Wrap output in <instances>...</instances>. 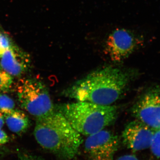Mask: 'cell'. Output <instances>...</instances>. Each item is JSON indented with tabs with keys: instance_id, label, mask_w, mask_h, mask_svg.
<instances>
[{
	"instance_id": "ba28073f",
	"label": "cell",
	"mask_w": 160,
	"mask_h": 160,
	"mask_svg": "<svg viewBox=\"0 0 160 160\" xmlns=\"http://www.w3.org/2000/svg\"><path fill=\"white\" fill-rule=\"evenodd\" d=\"M154 130L139 120L126 125L122 134L123 142L132 151L137 152L150 148Z\"/></svg>"
},
{
	"instance_id": "7a4b0ae2",
	"label": "cell",
	"mask_w": 160,
	"mask_h": 160,
	"mask_svg": "<svg viewBox=\"0 0 160 160\" xmlns=\"http://www.w3.org/2000/svg\"><path fill=\"white\" fill-rule=\"evenodd\" d=\"M34 135L38 144L64 160H71L78 153L82 137L58 111L37 119Z\"/></svg>"
},
{
	"instance_id": "3957f363",
	"label": "cell",
	"mask_w": 160,
	"mask_h": 160,
	"mask_svg": "<svg viewBox=\"0 0 160 160\" xmlns=\"http://www.w3.org/2000/svg\"><path fill=\"white\" fill-rule=\"evenodd\" d=\"M58 111L76 131L88 136L113 124L118 117L116 106L81 101L61 105Z\"/></svg>"
},
{
	"instance_id": "9a60e30c",
	"label": "cell",
	"mask_w": 160,
	"mask_h": 160,
	"mask_svg": "<svg viewBox=\"0 0 160 160\" xmlns=\"http://www.w3.org/2000/svg\"><path fill=\"white\" fill-rule=\"evenodd\" d=\"M9 141V138L6 132L0 129V145L5 144Z\"/></svg>"
},
{
	"instance_id": "9c48e42d",
	"label": "cell",
	"mask_w": 160,
	"mask_h": 160,
	"mask_svg": "<svg viewBox=\"0 0 160 160\" xmlns=\"http://www.w3.org/2000/svg\"><path fill=\"white\" fill-rule=\"evenodd\" d=\"M1 58V67L10 75L20 76L28 68L29 59L15 46L5 51Z\"/></svg>"
},
{
	"instance_id": "d6986e66",
	"label": "cell",
	"mask_w": 160,
	"mask_h": 160,
	"mask_svg": "<svg viewBox=\"0 0 160 160\" xmlns=\"http://www.w3.org/2000/svg\"><path fill=\"white\" fill-rule=\"evenodd\" d=\"M3 53H4V52H3L1 48H0V58L2 57V55Z\"/></svg>"
},
{
	"instance_id": "277c9868",
	"label": "cell",
	"mask_w": 160,
	"mask_h": 160,
	"mask_svg": "<svg viewBox=\"0 0 160 160\" xmlns=\"http://www.w3.org/2000/svg\"><path fill=\"white\" fill-rule=\"evenodd\" d=\"M21 106L36 119L44 117L54 111L48 89L36 80L27 79L18 88Z\"/></svg>"
},
{
	"instance_id": "4fadbf2b",
	"label": "cell",
	"mask_w": 160,
	"mask_h": 160,
	"mask_svg": "<svg viewBox=\"0 0 160 160\" xmlns=\"http://www.w3.org/2000/svg\"><path fill=\"white\" fill-rule=\"evenodd\" d=\"M12 83L11 76L0 66V92L9 90Z\"/></svg>"
},
{
	"instance_id": "7c38bea8",
	"label": "cell",
	"mask_w": 160,
	"mask_h": 160,
	"mask_svg": "<svg viewBox=\"0 0 160 160\" xmlns=\"http://www.w3.org/2000/svg\"><path fill=\"white\" fill-rule=\"evenodd\" d=\"M149 148L153 160H160V128L154 130Z\"/></svg>"
},
{
	"instance_id": "5bb4252c",
	"label": "cell",
	"mask_w": 160,
	"mask_h": 160,
	"mask_svg": "<svg viewBox=\"0 0 160 160\" xmlns=\"http://www.w3.org/2000/svg\"><path fill=\"white\" fill-rule=\"evenodd\" d=\"M12 46H13L10 39L6 35L0 32V48L3 52Z\"/></svg>"
},
{
	"instance_id": "30bf717a",
	"label": "cell",
	"mask_w": 160,
	"mask_h": 160,
	"mask_svg": "<svg viewBox=\"0 0 160 160\" xmlns=\"http://www.w3.org/2000/svg\"><path fill=\"white\" fill-rule=\"evenodd\" d=\"M5 117L7 126L12 132L22 134L26 132L29 127V118L23 112L14 110Z\"/></svg>"
},
{
	"instance_id": "e0dca14e",
	"label": "cell",
	"mask_w": 160,
	"mask_h": 160,
	"mask_svg": "<svg viewBox=\"0 0 160 160\" xmlns=\"http://www.w3.org/2000/svg\"><path fill=\"white\" fill-rule=\"evenodd\" d=\"M20 160H35L27 154H22L20 156Z\"/></svg>"
},
{
	"instance_id": "ac0fdd59",
	"label": "cell",
	"mask_w": 160,
	"mask_h": 160,
	"mask_svg": "<svg viewBox=\"0 0 160 160\" xmlns=\"http://www.w3.org/2000/svg\"><path fill=\"white\" fill-rule=\"evenodd\" d=\"M4 124V120L2 114L0 113V129L3 127Z\"/></svg>"
},
{
	"instance_id": "8992f818",
	"label": "cell",
	"mask_w": 160,
	"mask_h": 160,
	"mask_svg": "<svg viewBox=\"0 0 160 160\" xmlns=\"http://www.w3.org/2000/svg\"><path fill=\"white\" fill-rule=\"evenodd\" d=\"M136 119L153 130L160 128V86H153L143 93L132 108Z\"/></svg>"
},
{
	"instance_id": "52a82bcc",
	"label": "cell",
	"mask_w": 160,
	"mask_h": 160,
	"mask_svg": "<svg viewBox=\"0 0 160 160\" xmlns=\"http://www.w3.org/2000/svg\"><path fill=\"white\" fill-rule=\"evenodd\" d=\"M119 143L117 135L103 129L88 136L84 144V149L90 160H113Z\"/></svg>"
},
{
	"instance_id": "5b68a950",
	"label": "cell",
	"mask_w": 160,
	"mask_h": 160,
	"mask_svg": "<svg viewBox=\"0 0 160 160\" xmlns=\"http://www.w3.org/2000/svg\"><path fill=\"white\" fill-rule=\"evenodd\" d=\"M105 51L112 61L120 62L129 57L139 44V38L131 30L117 28L105 38Z\"/></svg>"
},
{
	"instance_id": "8fae6325",
	"label": "cell",
	"mask_w": 160,
	"mask_h": 160,
	"mask_svg": "<svg viewBox=\"0 0 160 160\" xmlns=\"http://www.w3.org/2000/svg\"><path fill=\"white\" fill-rule=\"evenodd\" d=\"M15 103L8 96L0 94V113L5 116L14 111Z\"/></svg>"
},
{
	"instance_id": "2e32d148",
	"label": "cell",
	"mask_w": 160,
	"mask_h": 160,
	"mask_svg": "<svg viewBox=\"0 0 160 160\" xmlns=\"http://www.w3.org/2000/svg\"><path fill=\"white\" fill-rule=\"evenodd\" d=\"M116 160H140L134 155L127 154L120 157Z\"/></svg>"
},
{
	"instance_id": "6da1fadb",
	"label": "cell",
	"mask_w": 160,
	"mask_h": 160,
	"mask_svg": "<svg viewBox=\"0 0 160 160\" xmlns=\"http://www.w3.org/2000/svg\"><path fill=\"white\" fill-rule=\"evenodd\" d=\"M132 76L119 68L105 67L76 82L63 93L77 101L110 106L126 92Z\"/></svg>"
}]
</instances>
